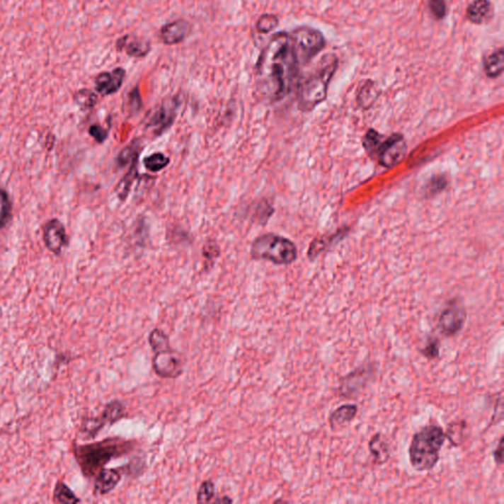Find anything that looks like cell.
Segmentation results:
<instances>
[{"mask_svg":"<svg viewBox=\"0 0 504 504\" xmlns=\"http://www.w3.org/2000/svg\"><path fill=\"white\" fill-rule=\"evenodd\" d=\"M299 65L307 64L326 45L322 33L309 26H301L289 33Z\"/></svg>","mask_w":504,"mask_h":504,"instance_id":"7","label":"cell"},{"mask_svg":"<svg viewBox=\"0 0 504 504\" xmlns=\"http://www.w3.org/2000/svg\"><path fill=\"white\" fill-rule=\"evenodd\" d=\"M191 32V25L186 20L178 19L164 25L159 36L166 45L180 44L185 41Z\"/></svg>","mask_w":504,"mask_h":504,"instance_id":"14","label":"cell"},{"mask_svg":"<svg viewBox=\"0 0 504 504\" xmlns=\"http://www.w3.org/2000/svg\"><path fill=\"white\" fill-rule=\"evenodd\" d=\"M503 49L495 50L491 54L486 55L483 59V71L486 76L491 79L500 77L503 72Z\"/></svg>","mask_w":504,"mask_h":504,"instance_id":"21","label":"cell"},{"mask_svg":"<svg viewBox=\"0 0 504 504\" xmlns=\"http://www.w3.org/2000/svg\"><path fill=\"white\" fill-rule=\"evenodd\" d=\"M115 47L118 50H125L128 57H136V59L145 57L151 50L149 42L130 35H125L118 39Z\"/></svg>","mask_w":504,"mask_h":504,"instance_id":"18","label":"cell"},{"mask_svg":"<svg viewBox=\"0 0 504 504\" xmlns=\"http://www.w3.org/2000/svg\"><path fill=\"white\" fill-rule=\"evenodd\" d=\"M139 143L137 140L132 141L130 144L126 146L125 149L118 156L117 162L120 167H125L127 164L132 162L136 157H139Z\"/></svg>","mask_w":504,"mask_h":504,"instance_id":"27","label":"cell"},{"mask_svg":"<svg viewBox=\"0 0 504 504\" xmlns=\"http://www.w3.org/2000/svg\"><path fill=\"white\" fill-rule=\"evenodd\" d=\"M134 440L108 437L87 445H74L73 455L86 478H95L110 461L127 455L134 449Z\"/></svg>","mask_w":504,"mask_h":504,"instance_id":"2","label":"cell"},{"mask_svg":"<svg viewBox=\"0 0 504 504\" xmlns=\"http://www.w3.org/2000/svg\"><path fill=\"white\" fill-rule=\"evenodd\" d=\"M148 342L154 354L171 350L170 337L162 329H153L149 334Z\"/></svg>","mask_w":504,"mask_h":504,"instance_id":"23","label":"cell"},{"mask_svg":"<svg viewBox=\"0 0 504 504\" xmlns=\"http://www.w3.org/2000/svg\"><path fill=\"white\" fill-rule=\"evenodd\" d=\"M466 428L465 420H456L448 425L447 432L445 433L446 438L449 440L453 446L461 445V437L463 435L464 430Z\"/></svg>","mask_w":504,"mask_h":504,"instance_id":"30","label":"cell"},{"mask_svg":"<svg viewBox=\"0 0 504 504\" xmlns=\"http://www.w3.org/2000/svg\"><path fill=\"white\" fill-rule=\"evenodd\" d=\"M52 500L57 503H78L81 501L73 493L71 488L62 481H59L55 486Z\"/></svg>","mask_w":504,"mask_h":504,"instance_id":"24","label":"cell"},{"mask_svg":"<svg viewBox=\"0 0 504 504\" xmlns=\"http://www.w3.org/2000/svg\"><path fill=\"white\" fill-rule=\"evenodd\" d=\"M338 67L339 62L336 55H325L323 59L320 60L316 69L299 84L297 98L302 110H314L317 105L323 102Z\"/></svg>","mask_w":504,"mask_h":504,"instance_id":"4","label":"cell"},{"mask_svg":"<svg viewBox=\"0 0 504 504\" xmlns=\"http://www.w3.org/2000/svg\"><path fill=\"white\" fill-rule=\"evenodd\" d=\"M428 7H430V13L437 20L445 18L447 14L445 0H428Z\"/></svg>","mask_w":504,"mask_h":504,"instance_id":"34","label":"cell"},{"mask_svg":"<svg viewBox=\"0 0 504 504\" xmlns=\"http://www.w3.org/2000/svg\"><path fill=\"white\" fill-rule=\"evenodd\" d=\"M170 158L160 152L154 153L143 160L146 170L152 171V173H158V171L164 170L170 165Z\"/></svg>","mask_w":504,"mask_h":504,"instance_id":"26","label":"cell"},{"mask_svg":"<svg viewBox=\"0 0 504 504\" xmlns=\"http://www.w3.org/2000/svg\"><path fill=\"white\" fill-rule=\"evenodd\" d=\"M138 158L139 157H136L134 160L131 162L130 171H128L127 173L123 176L120 183H118L117 188H115V193H117L118 197L120 198V201H125L126 197H127L131 185H133L136 178H137Z\"/></svg>","mask_w":504,"mask_h":504,"instance_id":"22","label":"cell"},{"mask_svg":"<svg viewBox=\"0 0 504 504\" xmlns=\"http://www.w3.org/2000/svg\"><path fill=\"white\" fill-rule=\"evenodd\" d=\"M369 450L377 465H383L390 459V447L382 433H375L369 441Z\"/></svg>","mask_w":504,"mask_h":504,"instance_id":"20","label":"cell"},{"mask_svg":"<svg viewBox=\"0 0 504 504\" xmlns=\"http://www.w3.org/2000/svg\"><path fill=\"white\" fill-rule=\"evenodd\" d=\"M214 503H233V500L231 498H229V496H225V498H216L215 500H214Z\"/></svg>","mask_w":504,"mask_h":504,"instance_id":"38","label":"cell"},{"mask_svg":"<svg viewBox=\"0 0 504 504\" xmlns=\"http://www.w3.org/2000/svg\"><path fill=\"white\" fill-rule=\"evenodd\" d=\"M130 105L131 110H140L141 105H142V101H141V96L138 88H135V89L130 93Z\"/></svg>","mask_w":504,"mask_h":504,"instance_id":"36","label":"cell"},{"mask_svg":"<svg viewBox=\"0 0 504 504\" xmlns=\"http://www.w3.org/2000/svg\"><path fill=\"white\" fill-rule=\"evenodd\" d=\"M89 134L92 136L93 138L98 143H104L107 140L108 136V131L105 128L99 125H91L89 128Z\"/></svg>","mask_w":504,"mask_h":504,"instance_id":"35","label":"cell"},{"mask_svg":"<svg viewBox=\"0 0 504 504\" xmlns=\"http://www.w3.org/2000/svg\"><path fill=\"white\" fill-rule=\"evenodd\" d=\"M176 108H178V100L171 99L164 103L157 112L154 113L150 126L154 127L158 134H161L164 131L168 130L176 120Z\"/></svg>","mask_w":504,"mask_h":504,"instance_id":"16","label":"cell"},{"mask_svg":"<svg viewBox=\"0 0 504 504\" xmlns=\"http://www.w3.org/2000/svg\"><path fill=\"white\" fill-rule=\"evenodd\" d=\"M375 372L377 365L374 362L360 365L340 379L338 395L344 399H354L359 396L370 380L375 377Z\"/></svg>","mask_w":504,"mask_h":504,"instance_id":"8","label":"cell"},{"mask_svg":"<svg viewBox=\"0 0 504 504\" xmlns=\"http://www.w3.org/2000/svg\"><path fill=\"white\" fill-rule=\"evenodd\" d=\"M152 367L154 372L161 378L175 379L183 372V360L173 349L154 354Z\"/></svg>","mask_w":504,"mask_h":504,"instance_id":"11","label":"cell"},{"mask_svg":"<svg viewBox=\"0 0 504 504\" xmlns=\"http://www.w3.org/2000/svg\"><path fill=\"white\" fill-rule=\"evenodd\" d=\"M278 25L279 19L276 15L263 14L257 20L256 27L257 32L261 33V34H269V33L273 32Z\"/></svg>","mask_w":504,"mask_h":504,"instance_id":"29","label":"cell"},{"mask_svg":"<svg viewBox=\"0 0 504 504\" xmlns=\"http://www.w3.org/2000/svg\"><path fill=\"white\" fill-rule=\"evenodd\" d=\"M73 101L82 110H91L98 104V95L89 89H80L73 95Z\"/></svg>","mask_w":504,"mask_h":504,"instance_id":"25","label":"cell"},{"mask_svg":"<svg viewBox=\"0 0 504 504\" xmlns=\"http://www.w3.org/2000/svg\"><path fill=\"white\" fill-rule=\"evenodd\" d=\"M44 241L50 252L57 256L62 253L67 244V234L65 227L57 219H52L44 227Z\"/></svg>","mask_w":504,"mask_h":504,"instance_id":"12","label":"cell"},{"mask_svg":"<svg viewBox=\"0 0 504 504\" xmlns=\"http://www.w3.org/2000/svg\"><path fill=\"white\" fill-rule=\"evenodd\" d=\"M299 67L291 36L280 32L270 38L262 50L256 63V77L271 99L279 101L293 89Z\"/></svg>","mask_w":504,"mask_h":504,"instance_id":"1","label":"cell"},{"mask_svg":"<svg viewBox=\"0 0 504 504\" xmlns=\"http://www.w3.org/2000/svg\"><path fill=\"white\" fill-rule=\"evenodd\" d=\"M377 88L374 83L372 81H367L365 84L362 86V89L360 91L359 94V103L360 105H372L374 102L375 98H377Z\"/></svg>","mask_w":504,"mask_h":504,"instance_id":"33","label":"cell"},{"mask_svg":"<svg viewBox=\"0 0 504 504\" xmlns=\"http://www.w3.org/2000/svg\"><path fill=\"white\" fill-rule=\"evenodd\" d=\"M493 13L495 10L490 0H474L466 11V18L473 24L483 25L493 19Z\"/></svg>","mask_w":504,"mask_h":504,"instance_id":"17","label":"cell"},{"mask_svg":"<svg viewBox=\"0 0 504 504\" xmlns=\"http://www.w3.org/2000/svg\"><path fill=\"white\" fill-rule=\"evenodd\" d=\"M126 77L125 69L115 68L113 71L101 72L95 78V89L103 97L115 94L122 88Z\"/></svg>","mask_w":504,"mask_h":504,"instance_id":"13","label":"cell"},{"mask_svg":"<svg viewBox=\"0 0 504 504\" xmlns=\"http://www.w3.org/2000/svg\"><path fill=\"white\" fill-rule=\"evenodd\" d=\"M467 320V311L459 299H454L448 302L438 316L437 326L440 333L451 338L462 331Z\"/></svg>","mask_w":504,"mask_h":504,"instance_id":"9","label":"cell"},{"mask_svg":"<svg viewBox=\"0 0 504 504\" xmlns=\"http://www.w3.org/2000/svg\"><path fill=\"white\" fill-rule=\"evenodd\" d=\"M251 256L256 260H266L276 265H287L296 261V244L289 239L272 233L261 234L251 244Z\"/></svg>","mask_w":504,"mask_h":504,"instance_id":"5","label":"cell"},{"mask_svg":"<svg viewBox=\"0 0 504 504\" xmlns=\"http://www.w3.org/2000/svg\"><path fill=\"white\" fill-rule=\"evenodd\" d=\"M365 150L375 158L377 162L384 168H392L398 165L404 159L407 146L404 138L400 134H393L382 139V135L377 131L370 130L365 137Z\"/></svg>","mask_w":504,"mask_h":504,"instance_id":"6","label":"cell"},{"mask_svg":"<svg viewBox=\"0 0 504 504\" xmlns=\"http://www.w3.org/2000/svg\"><path fill=\"white\" fill-rule=\"evenodd\" d=\"M446 440L445 432L437 425H428L415 433L409 447L410 463L418 472L433 470L440 461Z\"/></svg>","mask_w":504,"mask_h":504,"instance_id":"3","label":"cell"},{"mask_svg":"<svg viewBox=\"0 0 504 504\" xmlns=\"http://www.w3.org/2000/svg\"><path fill=\"white\" fill-rule=\"evenodd\" d=\"M420 353L428 360L438 359L440 355V340L437 337L428 338L427 344L420 349Z\"/></svg>","mask_w":504,"mask_h":504,"instance_id":"31","label":"cell"},{"mask_svg":"<svg viewBox=\"0 0 504 504\" xmlns=\"http://www.w3.org/2000/svg\"><path fill=\"white\" fill-rule=\"evenodd\" d=\"M215 483L211 480L204 481L199 486L197 491V503H209L215 498Z\"/></svg>","mask_w":504,"mask_h":504,"instance_id":"32","label":"cell"},{"mask_svg":"<svg viewBox=\"0 0 504 504\" xmlns=\"http://www.w3.org/2000/svg\"><path fill=\"white\" fill-rule=\"evenodd\" d=\"M12 203L6 190L0 188V230H1L11 216Z\"/></svg>","mask_w":504,"mask_h":504,"instance_id":"28","label":"cell"},{"mask_svg":"<svg viewBox=\"0 0 504 504\" xmlns=\"http://www.w3.org/2000/svg\"><path fill=\"white\" fill-rule=\"evenodd\" d=\"M125 416V406L118 400L105 405L100 416L87 419L82 425V433L87 438H94L107 425H112Z\"/></svg>","mask_w":504,"mask_h":504,"instance_id":"10","label":"cell"},{"mask_svg":"<svg viewBox=\"0 0 504 504\" xmlns=\"http://www.w3.org/2000/svg\"><path fill=\"white\" fill-rule=\"evenodd\" d=\"M122 478L120 469H107L101 470L95 477L94 491L96 496H103L112 493L118 486Z\"/></svg>","mask_w":504,"mask_h":504,"instance_id":"15","label":"cell"},{"mask_svg":"<svg viewBox=\"0 0 504 504\" xmlns=\"http://www.w3.org/2000/svg\"><path fill=\"white\" fill-rule=\"evenodd\" d=\"M357 408L355 404H344L338 407L329 416V425L332 430H336L338 428L344 427L345 425L352 423L357 417Z\"/></svg>","mask_w":504,"mask_h":504,"instance_id":"19","label":"cell"},{"mask_svg":"<svg viewBox=\"0 0 504 504\" xmlns=\"http://www.w3.org/2000/svg\"><path fill=\"white\" fill-rule=\"evenodd\" d=\"M493 458H495L496 463L498 465H503V437H500V441H498V447L493 451Z\"/></svg>","mask_w":504,"mask_h":504,"instance_id":"37","label":"cell"}]
</instances>
